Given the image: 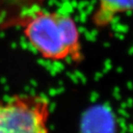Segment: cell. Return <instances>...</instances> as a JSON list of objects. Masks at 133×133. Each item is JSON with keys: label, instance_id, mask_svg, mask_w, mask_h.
Listing matches in <instances>:
<instances>
[{"label": "cell", "instance_id": "2", "mask_svg": "<svg viewBox=\"0 0 133 133\" xmlns=\"http://www.w3.org/2000/svg\"><path fill=\"white\" fill-rule=\"evenodd\" d=\"M47 97L20 94L0 100V133H51Z\"/></svg>", "mask_w": 133, "mask_h": 133}, {"label": "cell", "instance_id": "1", "mask_svg": "<svg viewBox=\"0 0 133 133\" xmlns=\"http://www.w3.org/2000/svg\"><path fill=\"white\" fill-rule=\"evenodd\" d=\"M22 27L29 44L43 59L52 62L82 61L81 33L70 15L33 8L23 17Z\"/></svg>", "mask_w": 133, "mask_h": 133}, {"label": "cell", "instance_id": "3", "mask_svg": "<svg viewBox=\"0 0 133 133\" xmlns=\"http://www.w3.org/2000/svg\"><path fill=\"white\" fill-rule=\"evenodd\" d=\"M131 10L133 0H98L91 21L96 28L104 29L120 15Z\"/></svg>", "mask_w": 133, "mask_h": 133}]
</instances>
